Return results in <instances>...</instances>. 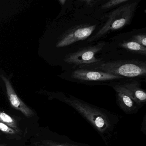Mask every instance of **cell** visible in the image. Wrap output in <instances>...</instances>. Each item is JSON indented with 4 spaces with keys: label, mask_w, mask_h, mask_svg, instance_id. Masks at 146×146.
<instances>
[{
    "label": "cell",
    "mask_w": 146,
    "mask_h": 146,
    "mask_svg": "<svg viewBox=\"0 0 146 146\" xmlns=\"http://www.w3.org/2000/svg\"><path fill=\"white\" fill-rule=\"evenodd\" d=\"M137 104L145 102L146 93L140 87L139 82L133 80L118 84Z\"/></svg>",
    "instance_id": "ba28073f"
},
{
    "label": "cell",
    "mask_w": 146,
    "mask_h": 146,
    "mask_svg": "<svg viewBox=\"0 0 146 146\" xmlns=\"http://www.w3.org/2000/svg\"><path fill=\"white\" fill-rule=\"evenodd\" d=\"M96 28V25L90 24H83L73 26L66 31L60 36L56 47H64L78 41L85 40L93 33Z\"/></svg>",
    "instance_id": "5b68a950"
},
{
    "label": "cell",
    "mask_w": 146,
    "mask_h": 146,
    "mask_svg": "<svg viewBox=\"0 0 146 146\" xmlns=\"http://www.w3.org/2000/svg\"><path fill=\"white\" fill-rule=\"evenodd\" d=\"M64 102L76 110L100 133H105L111 127L110 119L100 109L72 96L66 97Z\"/></svg>",
    "instance_id": "3957f363"
},
{
    "label": "cell",
    "mask_w": 146,
    "mask_h": 146,
    "mask_svg": "<svg viewBox=\"0 0 146 146\" xmlns=\"http://www.w3.org/2000/svg\"><path fill=\"white\" fill-rule=\"evenodd\" d=\"M131 40L143 46L146 47V35L145 33L135 35L132 36Z\"/></svg>",
    "instance_id": "5bb4252c"
},
{
    "label": "cell",
    "mask_w": 146,
    "mask_h": 146,
    "mask_svg": "<svg viewBox=\"0 0 146 146\" xmlns=\"http://www.w3.org/2000/svg\"><path fill=\"white\" fill-rule=\"evenodd\" d=\"M7 144L5 143H2V144H0V146H6Z\"/></svg>",
    "instance_id": "ac0fdd59"
},
{
    "label": "cell",
    "mask_w": 146,
    "mask_h": 146,
    "mask_svg": "<svg viewBox=\"0 0 146 146\" xmlns=\"http://www.w3.org/2000/svg\"><path fill=\"white\" fill-rule=\"evenodd\" d=\"M129 1V0H111L103 4L101 8L102 9H109L117 6L121 4L127 3Z\"/></svg>",
    "instance_id": "7c38bea8"
},
{
    "label": "cell",
    "mask_w": 146,
    "mask_h": 146,
    "mask_svg": "<svg viewBox=\"0 0 146 146\" xmlns=\"http://www.w3.org/2000/svg\"><path fill=\"white\" fill-rule=\"evenodd\" d=\"M112 87L117 93V100L121 108L126 112L133 111L135 108V102L130 96L118 84H115Z\"/></svg>",
    "instance_id": "9c48e42d"
},
{
    "label": "cell",
    "mask_w": 146,
    "mask_h": 146,
    "mask_svg": "<svg viewBox=\"0 0 146 146\" xmlns=\"http://www.w3.org/2000/svg\"><path fill=\"white\" fill-rule=\"evenodd\" d=\"M139 3V1L127 2L108 13L105 17L107 20L105 23L95 35L89 38L88 41H95L109 32L120 29L129 25Z\"/></svg>",
    "instance_id": "6da1fadb"
},
{
    "label": "cell",
    "mask_w": 146,
    "mask_h": 146,
    "mask_svg": "<svg viewBox=\"0 0 146 146\" xmlns=\"http://www.w3.org/2000/svg\"><path fill=\"white\" fill-rule=\"evenodd\" d=\"M2 78L5 84L8 100L12 106L21 112L27 117H33L35 115V113L18 96L9 80L3 76Z\"/></svg>",
    "instance_id": "52a82bcc"
},
{
    "label": "cell",
    "mask_w": 146,
    "mask_h": 146,
    "mask_svg": "<svg viewBox=\"0 0 146 146\" xmlns=\"http://www.w3.org/2000/svg\"><path fill=\"white\" fill-rule=\"evenodd\" d=\"M0 122L10 126L19 134H21L22 131L17 120L5 112L0 111Z\"/></svg>",
    "instance_id": "8fae6325"
},
{
    "label": "cell",
    "mask_w": 146,
    "mask_h": 146,
    "mask_svg": "<svg viewBox=\"0 0 146 146\" xmlns=\"http://www.w3.org/2000/svg\"><path fill=\"white\" fill-rule=\"evenodd\" d=\"M119 46L128 51L141 55H146V47L132 40L125 41L119 44Z\"/></svg>",
    "instance_id": "30bf717a"
},
{
    "label": "cell",
    "mask_w": 146,
    "mask_h": 146,
    "mask_svg": "<svg viewBox=\"0 0 146 146\" xmlns=\"http://www.w3.org/2000/svg\"><path fill=\"white\" fill-rule=\"evenodd\" d=\"M73 79L83 81H107L123 79V77L111 75L99 71L78 68L71 74Z\"/></svg>",
    "instance_id": "8992f818"
},
{
    "label": "cell",
    "mask_w": 146,
    "mask_h": 146,
    "mask_svg": "<svg viewBox=\"0 0 146 146\" xmlns=\"http://www.w3.org/2000/svg\"><path fill=\"white\" fill-rule=\"evenodd\" d=\"M81 2H84L86 4V5L88 7H92L95 4H96L97 1H94V0H83L81 1Z\"/></svg>",
    "instance_id": "2e32d148"
},
{
    "label": "cell",
    "mask_w": 146,
    "mask_h": 146,
    "mask_svg": "<svg viewBox=\"0 0 146 146\" xmlns=\"http://www.w3.org/2000/svg\"><path fill=\"white\" fill-rule=\"evenodd\" d=\"M0 130L5 134L10 135L17 136L19 134L18 132H17L16 130L13 129L10 126L1 122H0Z\"/></svg>",
    "instance_id": "4fadbf2b"
},
{
    "label": "cell",
    "mask_w": 146,
    "mask_h": 146,
    "mask_svg": "<svg viewBox=\"0 0 146 146\" xmlns=\"http://www.w3.org/2000/svg\"><path fill=\"white\" fill-rule=\"evenodd\" d=\"M60 3L61 4V5H64L65 3V2H66V0H60L59 1Z\"/></svg>",
    "instance_id": "e0dca14e"
},
{
    "label": "cell",
    "mask_w": 146,
    "mask_h": 146,
    "mask_svg": "<svg viewBox=\"0 0 146 146\" xmlns=\"http://www.w3.org/2000/svg\"><path fill=\"white\" fill-rule=\"evenodd\" d=\"M36 146H78L76 145H72V144H61V143H58L49 140H44L42 141L41 144H38Z\"/></svg>",
    "instance_id": "9a60e30c"
},
{
    "label": "cell",
    "mask_w": 146,
    "mask_h": 146,
    "mask_svg": "<svg viewBox=\"0 0 146 146\" xmlns=\"http://www.w3.org/2000/svg\"><path fill=\"white\" fill-rule=\"evenodd\" d=\"M105 43V42L102 41L95 45L79 48L76 52L66 54L64 60L66 63L74 66H79V68L100 63L101 59L95 58V56L101 51Z\"/></svg>",
    "instance_id": "277c9868"
},
{
    "label": "cell",
    "mask_w": 146,
    "mask_h": 146,
    "mask_svg": "<svg viewBox=\"0 0 146 146\" xmlns=\"http://www.w3.org/2000/svg\"><path fill=\"white\" fill-rule=\"evenodd\" d=\"M95 71L128 78L145 76L146 62L136 60H124L96 64Z\"/></svg>",
    "instance_id": "7a4b0ae2"
}]
</instances>
